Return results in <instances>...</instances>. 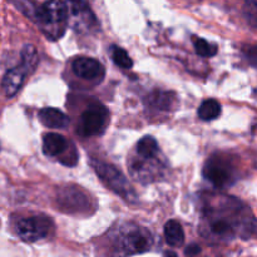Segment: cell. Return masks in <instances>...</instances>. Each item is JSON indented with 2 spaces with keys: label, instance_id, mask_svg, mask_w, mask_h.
Listing matches in <instances>:
<instances>
[{
  "label": "cell",
  "instance_id": "19",
  "mask_svg": "<svg viewBox=\"0 0 257 257\" xmlns=\"http://www.w3.org/2000/svg\"><path fill=\"white\" fill-rule=\"evenodd\" d=\"M193 45H195L196 53L203 58H211L217 54V45L215 43H208L207 40L202 39V38H196Z\"/></svg>",
  "mask_w": 257,
  "mask_h": 257
},
{
  "label": "cell",
  "instance_id": "14",
  "mask_svg": "<svg viewBox=\"0 0 257 257\" xmlns=\"http://www.w3.org/2000/svg\"><path fill=\"white\" fill-rule=\"evenodd\" d=\"M176 98L173 93L162 92V90H156L150 97L147 98V105L156 110H170L172 109V105L175 103Z\"/></svg>",
  "mask_w": 257,
  "mask_h": 257
},
{
  "label": "cell",
  "instance_id": "24",
  "mask_svg": "<svg viewBox=\"0 0 257 257\" xmlns=\"http://www.w3.org/2000/svg\"><path fill=\"white\" fill-rule=\"evenodd\" d=\"M166 257H178V256L176 255L173 251H167V252H166Z\"/></svg>",
  "mask_w": 257,
  "mask_h": 257
},
{
  "label": "cell",
  "instance_id": "22",
  "mask_svg": "<svg viewBox=\"0 0 257 257\" xmlns=\"http://www.w3.org/2000/svg\"><path fill=\"white\" fill-rule=\"evenodd\" d=\"M245 54L251 64L257 67V47H247V49H245Z\"/></svg>",
  "mask_w": 257,
  "mask_h": 257
},
{
  "label": "cell",
  "instance_id": "5",
  "mask_svg": "<svg viewBox=\"0 0 257 257\" xmlns=\"http://www.w3.org/2000/svg\"><path fill=\"white\" fill-rule=\"evenodd\" d=\"M203 177L217 188H225L236 180V170L231 161L222 156H212L203 167Z\"/></svg>",
  "mask_w": 257,
  "mask_h": 257
},
{
  "label": "cell",
  "instance_id": "2",
  "mask_svg": "<svg viewBox=\"0 0 257 257\" xmlns=\"http://www.w3.org/2000/svg\"><path fill=\"white\" fill-rule=\"evenodd\" d=\"M93 170L98 175V177L104 182L107 187H109L113 192L119 195L120 197L124 198L128 202H135L137 200L135 190L132 188L131 183L128 182L127 178L124 177L120 171H118L114 166L108 165V163L102 162V161L92 160L90 161Z\"/></svg>",
  "mask_w": 257,
  "mask_h": 257
},
{
  "label": "cell",
  "instance_id": "4",
  "mask_svg": "<svg viewBox=\"0 0 257 257\" xmlns=\"http://www.w3.org/2000/svg\"><path fill=\"white\" fill-rule=\"evenodd\" d=\"M53 230H54L53 220L45 215L22 218L15 225L18 236L25 242H37V241L43 240L49 236Z\"/></svg>",
  "mask_w": 257,
  "mask_h": 257
},
{
  "label": "cell",
  "instance_id": "10",
  "mask_svg": "<svg viewBox=\"0 0 257 257\" xmlns=\"http://www.w3.org/2000/svg\"><path fill=\"white\" fill-rule=\"evenodd\" d=\"M72 69L77 77L85 80H102L105 73L102 63L89 57L77 58L72 63Z\"/></svg>",
  "mask_w": 257,
  "mask_h": 257
},
{
  "label": "cell",
  "instance_id": "20",
  "mask_svg": "<svg viewBox=\"0 0 257 257\" xmlns=\"http://www.w3.org/2000/svg\"><path fill=\"white\" fill-rule=\"evenodd\" d=\"M20 58H22V64L25 65L30 72L35 69L38 64V54L37 50L33 45L27 44L24 45V48L22 49V53H20Z\"/></svg>",
  "mask_w": 257,
  "mask_h": 257
},
{
  "label": "cell",
  "instance_id": "18",
  "mask_svg": "<svg viewBox=\"0 0 257 257\" xmlns=\"http://www.w3.org/2000/svg\"><path fill=\"white\" fill-rule=\"evenodd\" d=\"M110 55H112V59L118 67L123 68V69H131L133 67V62L131 59V57L128 55V53L125 52L123 48L118 47V45H113L110 48Z\"/></svg>",
  "mask_w": 257,
  "mask_h": 257
},
{
  "label": "cell",
  "instance_id": "16",
  "mask_svg": "<svg viewBox=\"0 0 257 257\" xmlns=\"http://www.w3.org/2000/svg\"><path fill=\"white\" fill-rule=\"evenodd\" d=\"M166 242L172 247H178L185 241V232L181 223L176 220H170L165 225Z\"/></svg>",
  "mask_w": 257,
  "mask_h": 257
},
{
  "label": "cell",
  "instance_id": "1",
  "mask_svg": "<svg viewBox=\"0 0 257 257\" xmlns=\"http://www.w3.org/2000/svg\"><path fill=\"white\" fill-rule=\"evenodd\" d=\"M33 15L47 38L55 40L64 34L69 20V7L68 3L47 2L35 8Z\"/></svg>",
  "mask_w": 257,
  "mask_h": 257
},
{
  "label": "cell",
  "instance_id": "9",
  "mask_svg": "<svg viewBox=\"0 0 257 257\" xmlns=\"http://www.w3.org/2000/svg\"><path fill=\"white\" fill-rule=\"evenodd\" d=\"M68 7H69V20L72 19L70 24L74 29H92L93 25H98L97 19L87 3L70 2L68 3Z\"/></svg>",
  "mask_w": 257,
  "mask_h": 257
},
{
  "label": "cell",
  "instance_id": "12",
  "mask_svg": "<svg viewBox=\"0 0 257 257\" xmlns=\"http://www.w3.org/2000/svg\"><path fill=\"white\" fill-rule=\"evenodd\" d=\"M39 119L43 125L50 130H63L69 124V117L58 108H43L39 110Z\"/></svg>",
  "mask_w": 257,
  "mask_h": 257
},
{
  "label": "cell",
  "instance_id": "17",
  "mask_svg": "<svg viewBox=\"0 0 257 257\" xmlns=\"http://www.w3.org/2000/svg\"><path fill=\"white\" fill-rule=\"evenodd\" d=\"M221 105L215 99L203 100L202 104L198 107V117L202 120H213L220 117Z\"/></svg>",
  "mask_w": 257,
  "mask_h": 257
},
{
  "label": "cell",
  "instance_id": "13",
  "mask_svg": "<svg viewBox=\"0 0 257 257\" xmlns=\"http://www.w3.org/2000/svg\"><path fill=\"white\" fill-rule=\"evenodd\" d=\"M68 141L59 133H48L43 140V152L49 157H58L67 152Z\"/></svg>",
  "mask_w": 257,
  "mask_h": 257
},
{
  "label": "cell",
  "instance_id": "23",
  "mask_svg": "<svg viewBox=\"0 0 257 257\" xmlns=\"http://www.w3.org/2000/svg\"><path fill=\"white\" fill-rule=\"evenodd\" d=\"M200 252H201V247L198 245H196V243H192V245L187 246L185 250V255L188 257L197 256Z\"/></svg>",
  "mask_w": 257,
  "mask_h": 257
},
{
  "label": "cell",
  "instance_id": "8",
  "mask_svg": "<svg viewBox=\"0 0 257 257\" xmlns=\"http://www.w3.org/2000/svg\"><path fill=\"white\" fill-rule=\"evenodd\" d=\"M207 215V225L210 235L215 236L217 238H230L237 235V226L240 225V221L235 218H230L228 216L221 213V211L213 212L212 210H208L206 212Z\"/></svg>",
  "mask_w": 257,
  "mask_h": 257
},
{
  "label": "cell",
  "instance_id": "15",
  "mask_svg": "<svg viewBox=\"0 0 257 257\" xmlns=\"http://www.w3.org/2000/svg\"><path fill=\"white\" fill-rule=\"evenodd\" d=\"M137 153L145 161H155L160 155V146L157 141L151 136H145L137 143Z\"/></svg>",
  "mask_w": 257,
  "mask_h": 257
},
{
  "label": "cell",
  "instance_id": "3",
  "mask_svg": "<svg viewBox=\"0 0 257 257\" xmlns=\"http://www.w3.org/2000/svg\"><path fill=\"white\" fill-rule=\"evenodd\" d=\"M151 245H152V237L145 228L131 223L120 230L119 248H118L120 257L143 253L150 250Z\"/></svg>",
  "mask_w": 257,
  "mask_h": 257
},
{
  "label": "cell",
  "instance_id": "7",
  "mask_svg": "<svg viewBox=\"0 0 257 257\" xmlns=\"http://www.w3.org/2000/svg\"><path fill=\"white\" fill-rule=\"evenodd\" d=\"M57 202L63 212L79 213L90 210V202L82 190L68 186L58 192Z\"/></svg>",
  "mask_w": 257,
  "mask_h": 257
},
{
  "label": "cell",
  "instance_id": "6",
  "mask_svg": "<svg viewBox=\"0 0 257 257\" xmlns=\"http://www.w3.org/2000/svg\"><path fill=\"white\" fill-rule=\"evenodd\" d=\"M108 117H109V113L107 108L104 105L94 103L80 114L78 133L82 137H92V136L99 135L107 124Z\"/></svg>",
  "mask_w": 257,
  "mask_h": 257
},
{
  "label": "cell",
  "instance_id": "11",
  "mask_svg": "<svg viewBox=\"0 0 257 257\" xmlns=\"http://www.w3.org/2000/svg\"><path fill=\"white\" fill-rule=\"evenodd\" d=\"M30 72L25 65L20 63L17 67L12 68L5 73L4 78H3V90H4L7 97H14L18 93V90L22 88L23 83H24L25 77H27Z\"/></svg>",
  "mask_w": 257,
  "mask_h": 257
},
{
  "label": "cell",
  "instance_id": "21",
  "mask_svg": "<svg viewBox=\"0 0 257 257\" xmlns=\"http://www.w3.org/2000/svg\"><path fill=\"white\" fill-rule=\"evenodd\" d=\"M243 15L251 27L257 28V0L246 2L243 5Z\"/></svg>",
  "mask_w": 257,
  "mask_h": 257
}]
</instances>
